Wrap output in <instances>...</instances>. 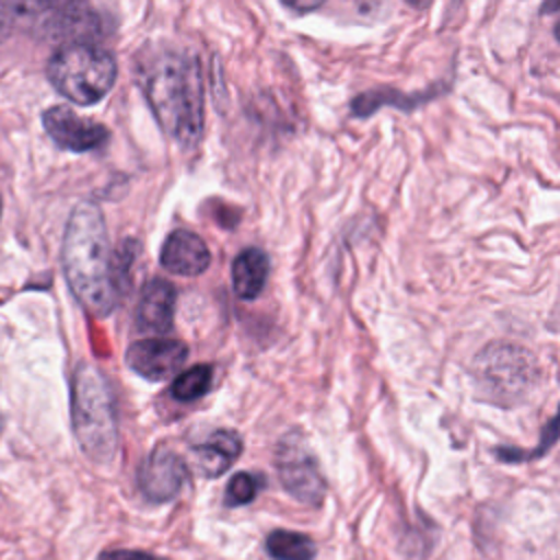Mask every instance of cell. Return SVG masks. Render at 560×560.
<instances>
[{
    "label": "cell",
    "mask_w": 560,
    "mask_h": 560,
    "mask_svg": "<svg viewBox=\"0 0 560 560\" xmlns=\"http://www.w3.org/2000/svg\"><path fill=\"white\" fill-rule=\"evenodd\" d=\"M267 276H269V256L258 247L243 249L232 262V287H234V293L245 302H252L262 293L267 284Z\"/></svg>",
    "instance_id": "cell-13"
},
{
    "label": "cell",
    "mask_w": 560,
    "mask_h": 560,
    "mask_svg": "<svg viewBox=\"0 0 560 560\" xmlns=\"http://www.w3.org/2000/svg\"><path fill=\"white\" fill-rule=\"evenodd\" d=\"M0 217H2V197H0Z\"/></svg>",
    "instance_id": "cell-20"
},
{
    "label": "cell",
    "mask_w": 560,
    "mask_h": 560,
    "mask_svg": "<svg viewBox=\"0 0 560 560\" xmlns=\"http://www.w3.org/2000/svg\"><path fill=\"white\" fill-rule=\"evenodd\" d=\"M138 85L162 131L184 149L203 133V74L190 50L158 44L138 55Z\"/></svg>",
    "instance_id": "cell-1"
},
{
    "label": "cell",
    "mask_w": 560,
    "mask_h": 560,
    "mask_svg": "<svg viewBox=\"0 0 560 560\" xmlns=\"http://www.w3.org/2000/svg\"><path fill=\"white\" fill-rule=\"evenodd\" d=\"M188 359V346L173 337H149L127 348V365L147 381H164L173 376Z\"/></svg>",
    "instance_id": "cell-9"
},
{
    "label": "cell",
    "mask_w": 560,
    "mask_h": 560,
    "mask_svg": "<svg viewBox=\"0 0 560 560\" xmlns=\"http://www.w3.org/2000/svg\"><path fill=\"white\" fill-rule=\"evenodd\" d=\"M160 262L166 271L184 278L203 273L210 267V252L203 238L190 230H175L162 245Z\"/></svg>",
    "instance_id": "cell-11"
},
{
    "label": "cell",
    "mask_w": 560,
    "mask_h": 560,
    "mask_svg": "<svg viewBox=\"0 0 560 560\" xmlns=\"http://www.w3.org/2000/svg\"><path fill=\"white\" fill-rule=\"evenodd\" d=\"M265 549L273 560H313L315 542L311 536L293 529H273L265 538Z\"/></svg>",
    "instance_id": "cell-14"
},
{
    "label": "cell",
    "mask_w": 560,
    "mask_h": 560,
    "mask_svg": "<svg viewBox=\"0 0 560 560\" xmlns=\"http://www.w3.org/2000/svg\"><path fill=\"white\" fill-rule=\"evenodd\" d=\"M52 88L77 105L98 103L114 85L118 68L112 52L92 44L74 42L59 46L46 68Z\"/></svg>",
    "instance_id": "cell-4"
},
{
    "label": "cell",
    "mask_w": 560,
    "mask_h": 560,
    "mask_svg": "<svg viewBox=\"0 0 560 560\" xmlns=\"http://www.w3.org/2000/svg\"><path fill=\"white\" fill-rule=\"evenodd\" d=\"M96 560H168V558L140 551V549H107Z\"/></svg>",
    "instance_id": "cell-17"
},
{
    "label": "cell",
    "mask_w": 560,
    "mask_h": 560,
    "mask_svg": "<svg viewBox=\"0 0 560 560\" xmlns=\"http://www.w3.org/2000/svg\"><path fill=\"white\" fill-rule=\"evenodd\" d=\"M61 267L70 291L94 317H107L122 293L116 269V254L101 208L94 201H79L66 223Z\"/></svg>",
    "instance_id": "cell-2"
},
{
    "label": "cell",
    "mask_w": 560,
    "mask_h": 560,
    "mask_svg": "<svg viewBox=\"0 0 560 560\" xmlns=\"http://www.w3.org/2000/svg\"><path fill=\"white\" fill-rule=\"evenodd\" d=\"M276 472L282 488L304 505H319L326 497V479L317 457L300 433H287L276 446Z\"/></svg>",
    "instance_id": "cell-6"
},
{
    "label": "cell",
    "mask_w": 560,
    "mask_h": 560,
    "mask_svg": "<svg viewBox=\"0 0 560 560\" xmlns=\"http://www.w3.org/2000/svg\"><path fill=\"white\" fill-rule=\"evenodd\" d=\"M2 429H4V418H2V413H0V433H2Z\"/></svg>",
    "instance_id": "cell-19"
},
{
    "label": "cell",
    "mask_w": 560,
    "mask_h": 560,
    "mask_svg": "<svg viewBox=\"0 0 560 560\" xmlns=\"http://www.w3.org/2000/svg\"><path fill=\"white\" fill-rule=\"evenodd\" d=\"M42 122L46 133L50 136V140L66 149V151H74V153H85V151H94L98 147H103L109 138L107 127H103L96 120L83 118L77 112H72L66 105H55L48 107L42 114Z\"/></svg>",
    "instance_id": "cell-8"
},
{
    "label": "cell",
    "mask_w": 560,
    "mask_h": 560,
    "mask_svg": "<svg viewBox=\"0 0 560 560\" xmlns=\"http://www.w3.org/2000/svg\"><path fill=\"white\" fill-rule=\"evenodd\" d=\"M13 28H15V22H13V15L9 11V4L0 2V44L11 35Z\"/></svg>",
    "instance_id": "cell-18"
},
{
    "label": "cell",
    "mask_w": 560,
    "mask_h": 560,
    "mask_svg": "<svg viewBox=\"0 0 560 560\" xmlns=\"http://www.w3.org/2000/svg\"><path fill=\"white\" fill-rule=\"evenodd\" d=\"M177 293L168 280L153 278L142 287L138 306H136V328L140 332L164 337L173 328Z\"/></svg>",
    "instance_id": "cell-10"
},
{
    "label": "cell",
    "mask_w": 560,
    "mask_h": 560,
    "mask_svg": "<svg viewBox=\"0 0 560 560\" xmlns=\"http://www.w3.org/2000/svg\"><path fill=\"white\" fill-rule=\"evenodd\" d=\"M241 451H243L241 435L228 429H219L208 440L192 446V455L199 472L210 479L228 472V468L238 459Z\"/></svg>",
    "instance_id": "cell-12"
},
{
    "label": "cell",
    "mask_w": 560,
    "mask_h": 560,
    "mask_svg": "<svg viewBox=\"0 0 560 560\" xmlns=\"http://www.w3.org/2000/svg\"><path fill=\"white\" fill-rule=\"evenodd\" d=\"M265 486V477L256 475V472H236L230 477L228 486H225V505L228 508H238V505H247L252 503L260 488Z\"/></svg>",
    "instance_id": "cell-16"
},
{
    "label": "cell",
    "mask_w": 560,
    "mask_h": 560,
    "mask_svg": "<svg viewBox=\"0 0 560 560\" xmlns=\"http://www.w3.org/2000/svg\"><path fill=\"white\" fill-rule=\"evenodd\" d=\"M70 416L83 455L94 464H109L118 451L116 407L107 378L92 363H79L74 370Z\"/></svg>",
    "instance_id": "cell-3"
},
{
    "label": "cell",
    "mask_w": 560,
    "mask_h": 560,
    "mask_svg": "<svg viewBox=\"0 0 560 560\" xmlns=\"http://www.w3.org/2000/svg\"><path fill=\"white\" fill-rule=\"evenodd\" d=\"M212 374H214V370L208 363L192 365L190 370H186L173 378L171 396L179 402H192V400L206 396L212 385Z\"/></svg>",
    "instance_id": "cell-15"
},
{
    "label": "cell",
    "mask_w": 560,
    "mask_h": 560,
    "mask_svg": "<svg viewBox=\"0 0 560 560\" xmlns=\"http://www.w3.org/2000/svg\"><path fill=\"white\" fill-rule=\"evenodd\" d=\"M188 481V466L166 444L155 446L138 468V488L151 503L173 501Z\"/></svg>",
    "instance_id": "cell-7"
},
{
    "label": "cell",
    "mask_w": 560,
    "mask_h": 560,
    "mask_svg": "<svg viewBox=\"0 0 560 560\" xmlns=\"http://www.w3.org/2000/svg\"><path fill=\"white\" fill-rule=\"evenodd\" d=\"M477 385L494 405H516L534 387L538 370L534 357L512 343H492L475 359Z\"/></svg>",
    "instance_id": "cell-5"
}]
</instances>
